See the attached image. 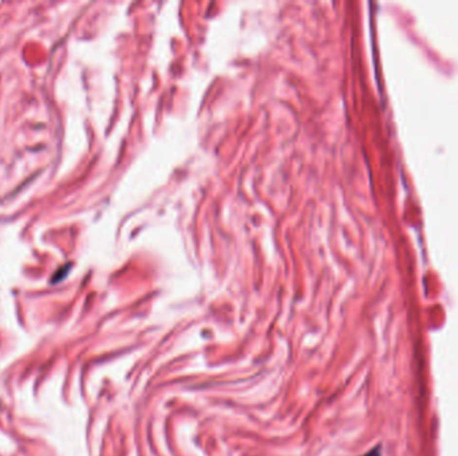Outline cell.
Instances as JSON below:
<instances>
[{"mask_svg":"<svg viewBox=\"0 0 458 456\" xmlns=\"http://www.w3.org/2000/svg\"><path fill=\"white\" fill-rule=\"evenodd\" d=\"M365 456H381V447H377V448H374L370 452H367Z\"/></svg>","mask_w":458,"mask_h":456,"instance_id":"1","label":"cell"}]
</instances>
